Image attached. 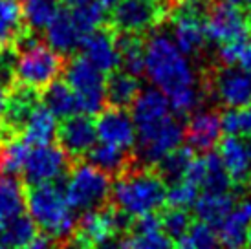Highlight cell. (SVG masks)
Returning <instances> with one entry per match:
<instances>
[{
  "mask_svg": "<svg viewBox=\"0 0 251 249\" xmlns=\"http://www.w3.org/2000/svg\"><path fill=\"white\" fill-rule=\"evenodd\" d=\"M145 75L169 97L176 116H189L202 103V88L187 55L167 31H152L145 41Z\"/></svg>",
  "mask_w": 251,
  "mask_h": 249,
  "instance_id": "cell-1",
  "label": "cell"
},
{
  "mask_svg": "<svg viewBox=\"0 0 251 249\" xmlns=\"http://www.w3.org/2000/svg\"><path fill=\"white\" fill-rule=\"evenodd\" d=\"M13 83L28 90H44L64 72V55L41 44L33 31H21L13 42Z\"/></svg>",
  "mask_w": 251,
  "mask_h": 249,
  "instance_id": "cell-2",
  "label": "cell"
},
{
  "mask_svg": "<svg viewBox=\"0 0 251 249\" xmlns=\"http://www.w3.org/2000/svg\"><path fill=\"white\" fill-rule=\"evenodd\" d=\"M110 198L114 207L130 218L160 213L167 203V183L156 169H126L112 183Z\"/></svg>",
  "mask_w": 251,
  "mask_h": 249,
  "instance_id": "cell-3",
  "label": "cell"
},
{
  "mask_svg": "<svg viewBox=\"0 0 251 249\" xmlns=\"http://www.w3.org/2000/svg\"><path fill=\"white\" fill-rule=\"evenodd\" d=\"M26 209L37 227H41L55 240H66L75 233V211L68 205L64 191L55 183L29 187L26 194Z\"/></svg>",
  "mask_w": 251,
  "mask_h": 249,
  "instance_id": "cell-4",
  "label": "cell"
},
{
  "mask_svg": "<svg viewBox=\"0 0 251 249\" xmlns=\"http://www.w3.org/2000/svg\"><path fill=\"white\" fill-rule=\"evenodd\" d=\"M63 191L68 205L74 211L84 213L105 205L110 198L112 180L92 163H77L70 169Z\"/></svg>",
  "mask_w": 251,
  "mask_h": 249,
  "instance_id": "cell-5",
  "label": "cell"
},
{
  "mask_svg": "<svg viewBox=\"0 0 251 249\" xmlns=\"http://www.w3.org/2000/svg\"><path fill=\"white\" fill-rule=\"evenodd\" d=\"M66 83L75 92L79 114L98 116L106 104V77L83 55L64 64Z\"/></svg>",
  "mask_w": 251,
  "mask_h": 249,
  "instance_id": "cell-6",
  "label": "cell"
},
{
  "mask_svg": "<svg viewBox=\"0 0 251 249\" xmlns=\"http://www.w3.org/2000/svg\"><path fill=\"white\" fill-rule=\"evenodd\" d=\"M203 28L207 41L216 44L246 42L251 37L250 17L244 13V9L227 2L211 4L203 19Z\"/></svg>",
  "mask_w": 251,
  "mask_h": 249,
  "instance_id": "cell-7",
  "label": "cell"
},
{
  "mask_svg": "<svg viewBox=\"0 0 251 249\" xmlns=\"http://www.w3.org/2000/svg\"><path fill=\"white\" fill-rule=\"evenodd\" d=\"M70 171V156L61 145H39L31 147L28 158L22 167V178L31 185L55 183L59 178Z\"/></svg>",
  "mask_w": 251,
  "mask_h": 249,
  "instance_id": "cell-8",
  "label": "cell"
},
{
  "mask_svg": "<svg viewBox=\"0 0 251 249\" xmlns=\"http://www.w3.org/2000/svg\"><path fill=\"white\" fill-rule=\"evenodd\" d=\"M110 11V28L118 33L141 35L158 28L165 17V7L154 0H119Z\"/></svg>",
  "mask_w": 251,
  "mask_h": 249,
  "instance_id": "cell-9",
  "label": "cell"
},
{
  "mask_svg": "<svg viewBox=\"0 0 251 249\" xmlns=\"http://www.w3.org/2000/svg\"><path fill=\"white\" fill-rule=\"evenodd\" d=\"M130 106H132L130 116L134 119L136 134H138L136 143L151 138L154 132L160 130L161 126L175 116L171 103H169V97L158 88L141 90Z\"/></svg>",
  "mask_w": 251,
  "mask_h": 249,
  "instance_id": "cell-10",
  "label": "cell"
},
{
  "mask_svg": "<svg viewBox=\"0 0 251 249\" xmlns=\"http://www.w3.org/2000/svg\"><path fill=\"white\" fill-rule=\"evenodd\" d=\"M94 123H96L98 139L101 143L119 147L128 152L136 147V141H138L136 124L126 108H116V106L103 108Z\"/></svg>",
  "mask_w": 251,
  "mask_h": 249,
  "instance_id": "cell-11",
  "label": "cell"
},
{
  "mask_svg": "<svg viewBox=\"0 0 251 249\" xmlns=\"http://www.w3.org/2000/svg\"><path fill=\"white\" fill-rule=\"evenodd\" d=\"M79 50H81V55L90 64H94L99 72H103L105 75L121 66L118 33L112 28L101 26V28L94 29L83 39Z\"/></svg>",
  "mask_w": 251,
  "mask_h": 249,
  "instance_id": "cell-12",
  "label": "cell"
},
{
  "mask_svg": "<svg viewBox=\"0 0 251 249\" xmlns=\"http://www.w3.org/2000/svg\"><path fill=\"white\" fill-rule=\"evenodd\" d=\"M218 156L222 159L224 169L229 174L233 185L242 187L250 183L251 178V136H231L226 134L220 138Z\"/></svg>",
  "mask_w": 251,
  "mask_h": 249,
  "instance_id": "cell-13",
  "label": "cell"
},
{
  "mask_svg": "<svg viewBox=\"0 0 251 249\" xmlns=\"http://www.w3.org/2000/svg\"><path fill=\"white\" fill-rule=\"evenodd\" d=\"M185 141V124L176 118V114L161 126L158 132L145 141L136 143L138 145V158L147 165H156L160 159H163L169 152L183 145Z\"/></svg>",
  "mask_w": 251,
  "mask_h": 249,
  "instance_id": "cell-14",
  "label": "cell"
},
{
  "mask_svg": "<svg viewBox=\"0 0 251 249\" xmlns=\"http://www.w3.org/2000/svg\"><path fill=\"white\" fill-rule=\"evenodd\" d=\"M222 138L220 114L216 110H195L185 123V143L195 152H207Z\"/></svg>",
  "mask_w": 251,
  "mask_h": 249,
  "instance_id": "cell-15",
  "label": "cell"
},
{
  "mask_svg": "<svg viewBox=\"0 0 251 249\" xmlns=\"http://www.w3.org/2000/svg\"><path fill=\"white\" fill-rule=\"evenodd\" d=\"M216 97L227 108H238L251 103V75L237 66H222L213 81Z\"/></svg>",
  "mask_w": 251,
  "mask_h": 249,
  "instance_id": "cell-16",
  "label": "cell"
},
{
  "mask_svg": "<svg viewBox=\"0 0 251 249\" xmlns=\"http://www.w3.org/2000/svg\"><path fill=\"white\" fill-rule=\"evenodd\" d=\"M57 138L68 156H74V158L84 156L98 143L96 123L92 121L90 116L75 114L72 118L64 119V123L57 130Z\"/></svg>",
  "mask_w": 251,
  "mask_h": 249,
  "instance_id": "cell-17",
  "label": "cell"
},
{
  "mask_svg": "<svg viewBox=\"0 0 251 249\" xmlns=\"http://www.w3.org/2000/svg\"><path fill=\"white\" fill-rule=\"evenodd\" d=\"M251 225V194L235 201L229 215L215 227L220 246L226 249H244Z\"/></svg>",
  "mask_w": 251,
  "mask_h": 249,
  "instance_id": "cell-18",
  "label": "cell"
},
{
  "mask_svg": "<svg viewBox=\"0 0 251 249\" xmlns=\"http://www.w3.org/2000/svg\"><path fill=\"white\" fill-rule=\"evenodd\" d=\"M44 37H46V44L50 48L55 50L61 55L74 53L75 50H79L84 39V35L81 33V29L77 28L75 21L72 17L70 7L57 11L53 21L50 22L44 29Z\"/></svg>",
  "mask_w": 251,
  "mask_h": 249,
  "instance_id": "cell-19",
  "label": "cell"
},
{
  "mask_svg": "<svg viewBox=\"0 0 251 249\" xmlns=\"http://www.w3.org/2000/svg\"><path fill=\"white\" fill-rule=\"evenodd\" d=\"M57 130H59L57 118L50 112L46 104L37 101L26 114L19 134L29 147H39L51 143L57 138Z\"/></svg>",
  "mask_w": 251,
  "mask_h": 249,
  "instance_id": "cell-20",
  "label": "cell"
},
{
  "mask_svg": "<svg viewBox=\"0 0 251 249\" xmlns=\"http://www.w3.org/2000/svg\"><path fill=\"white\" fill-rule=\"evenodd\" d=\"M235 201L237 200H235L233 193H207V191H202L191 209L195 211V216L200 222H205L211 227H216L226 216L229 215Z\"/></svg>",
  "mask_w": 251,
  "mask_h": 249,
  "instance_id": "cell-21",
  "label": "cell"
},
{
  "mask_svg": "<svg viewBox=\"0 0 251 249\" xmlns=\"http://www.w3.org/2000/svg\"><path fill=\"white\" fill-rule=\"evenodd\" d=\"M141 92L138 77L126 74L125 70H114L106 77V104L116 108H126Z\"/></svg>",
  "mask_w": 251,
  "mask_h": 249,
  "instance_id": "cell-22",
  "label": "cell"
},
{
  "mask_svg": "<svg viewBox=\"0 0 251 249\" xmlns=\"http://www.w3.org/2000/svg\"><path fill=\"white\" fill-rule=\"evenodd\" d=\"M88 163L98 167L99 171L106 173L108 176H119L130 169V154L128 150H123L119 147L108 145V143H96L90 150L86 152Z\"/></svg>",
  "mask_w": 251,
  "mask_h": 249,
  "instance_id": "cell-23",
  "label": "cell"
},
{
  "mask_svg": "<svg viewBox=\"0 0 251 249\" xmlns=\"http://www.w3.org/2000/svg\"><path fill=\"white\" fill-rule=\"evenodd\" d=\"M42 103L50 108V112L57 119H66L79 114V103H77L75 92L70 88L66 81H53L44 88Z\"/></svg>",
  "mask_w": 251,
  "mask_h": 249,
  "instance_id": "cell-24",
  "label": "cell"
},
{
  "mask_svg": "<svg viewBox=\"0 0 251 249\" xmlns=\"http://www.w3.org/2000/svg\"><path fill=\"white\" fill-rule=\"evenodd\" d=\"M118 48L121 55V68L134 77L143 75L145 74V41L140 35L118 33Z\"/></svg>",
  "mask_w": 251,
  "mask_h": 249,
  "instance_id": "cell-25",
  "label": "cell"
},
{
  "mask_svg": "<svg viewBox=\"0 0 251 249\" xmlns=\"http://www.w3.org/2000/svg\"><path fill=\"white\" fill-rule=\"evenodd\" d=\"M26 209V193L17 176H0V218L2 222L15 218Z\"/></svg>",
  "mask_w": 251,
  "mask_h": 249,
  "instance_id": "cell-26",
  "label": "cell"
},
{
  "mask_svg": "<svg viewBox=\"0 0 251 249\" xmlns=\"http://www.w3.org/2000/svg\"><path fill=\"white\" fill-rule=\"evenodd\" d=\"M37 235V225L29 215H19L2 224L0 244L9 249H22Z\"/></svg>",
  "mask_w": 251,
  "mask_h": 249,
  "instance_id": "cell-27",
  "label": "cell"
},
{
  "mask_svg": "<svg viewBox=\"0 0 251 249\" xmlns=\"http://www.w3.org/2000/svg\"><path fill=\"white\" fill-rule=\"evenodd\" d=\"M22 24L29 31H42L59 11L57 0H22Z\"/></svg>",
  "mask_w": 251,
  "mask_h": 249,
  "instance_id": "cell-28",
  "label": "cell"
},
{
  "mask_svg": "<svg viewBox=\"0 0 251 249\" xmlns=\"http://www.w3.org/2000/svg\"><path fill=\"white\" fill-rule=\"evenodd\" d=\"M195 156H196V152L189 145H180L178 149H175L173 152H169L163 159H160V161L154 165V169H156L158 174L163 178V181H165L167 185H171V183H175V181L183 178V174L187 171L191 159L195 158Z\"/></svg>",
  "mask_w": 251,
  "mask_h": 249,
  "instance_id": "cell-29",
  "label": "cell"
},
{
  "mask_svg": "<svg viewBox=\"0 0 251 249\" xmlns=\"http://www.w3.org/2000/svg\"><path fill=\"white\" fill-rule=\"evenodd\" d=\"M203 161H205V176L202 180V191L207 193H231L233 181H231L227 171L224 169V163L218 152L207 150L203 152Z\"/></svg>",
  "mask_w": 251,
  "mask_h": 249,
  "instance_id": "cell-30",
  "label": "cell"
},
{
  "mask_svg": "<svg viewBox=\"0 0 251 249\" xmlns=\"http://www.w3.org/2000/svg\"><path fill=\"white\" fill-rule=\"evenodd\" d=\"M22 11L17 0H0V51L22 31Z\"/></svg>",
  "mask_w": 251,
  "mask_h": 249,
  "instance_id": "cell-31",
  "label": "cell"
},
{
  "mask_svg": "<svg viewBox=\"0 0 251 249\" xmlns=\"http://www.w3.org/2000/svg\"><path fill=\"white\" fill-rule=\"evenodd\" d=\"M70 13L75 21L77 28L81 29L84 37L92 33L94 29L101 28L106 19V9L98 0H81V2L70 6Z\"/></svg>",
  "mask_w": 251,
  "mask_h": 249,
  "instance_id": "cell-32",
  "label": "cell"
},
{
  "mask_svg": "<svg viewBox=\"0 0 251 249\" xmlns=\"http://www.w3.org/2000/svg\"><path fill=\"white\" fill-rule=\"evenodd\" d=\"M31 147L19 138H7L6 143L0 147V173L17 176L22 173L24 161L28 158V152Z\"/></svg>",
  "mask_w": 251,
  "mask_h": 249,
  "instance_id": "cell-33",
  "label": "cell"
},
{
  "mask_svg": "<svg viewBox=\"0 0 251 249\" xmlns=\"http://www.w3.org/2000/svg\"><path fill=\"white\" fill-rule=\"evenodd\" d=\"M220 242L215 227L205 222H193L185 235L175 242V249H218Z\"/></svg>",
  "mask_w": 251,
  "mask_h": 249,
  "instance_id": "cell-34",
  "label": "cell"
},
{
  "mask_svg": "<svg viewBox=\"0 0 251 249\" xmlns=\"http://www.w3.org/2000/svg\"><path fill=\"white\" fill-rule=\"evenodd\" d=\"M119 249H175V242L165 235L163 229L158 231H130L119 240Z\"/></svg>",
  "mask_w": 251,
  "mask_h": 249,
  "instance_id": "cell-35",
  "label": "cell"
},
{
  "mask_svg": "<svg viewBox=\"0 0 251 249\" xmlns=\"http://www.w3.org/2000/svg\"><path fill=\"white\" fill-rule=\"evenodd\" d=\"M220 123H222L224 134L231 136H251V103L238 108H227L220 114Z\"/></svg>",
  "mask_w": 251,
  "mask_h": 249,
  "instance_id": "cell-36",
  "label": "cell"
},
{
  "mask_svg": "<svg viewBox=\"0 0 251 249\" xmlns=\"http://www.w3.org/2000/svg\"><path fill=\"white\" fill-rule=\"evenodd\" d=\"M200 193H202L200 185L193 183L187 178H181V180L167 185V205L169 207L191 209Z\"/></svg>",
  "mask_w": 251,
  "mask_h": 249,
  "instance_id": "cell-37",
  "label": "cell"
},
{
  "mask_svg": "<svg viewBox=\"0 0 251 249\" xmlns=\"http://www.w3.org/2000/svg\"><path fill=\"white\" fill-rule=\"evenodd\" d=\"M161 220V229L165 231V235L176 242L178 238L185 235L193 224V218L189 215V209L181 207H169L165 213L160 215Z\"/></svg>",
  "mask_w": 251,
  "mask_h": 249,
  "instance_id": "cell-38",
  "label": "cell"
},
{
  "mask_svg": "<svg viewBox=\"0 0 251 249\" xmlns=\"http://www.w3.org/2000/svg\"><path fill=\"white\" fill-rule=\"evenodd\" d=\"M13 61H15V48H4L0 51V118L4 114L7 103V96H9V88L7 84L13 81Z\"/></svg>",
  "mask_w": 251,
  "mask_h": 249,
  "instance_id": "cell-39",
  "label": "cell"
},
{
  "mask_svg": "<svg viewBox=\"0 0 251 249\" xmlns=\"http://www.w3.org/2000/svg\"><path fill=\"white\" fill-rule=\"evenodd\" d=\"M246 42H226V44H218L216 59L220 61L222 66H237Z\"/></svg>",
  "mask_w": 251,
  "mask_h": 249,
  "instance_id": "cell-40",
  "label": "cell"
},
{
  "mask_svg": "<svg viewBox=\"0 0 251 249\" xmlns=\"http://www.w3.org/2000/svg\"><path fill=\"white\" fill-rule=\"evenodd\" d=\"M57 240L51 238L50 235L42 233V235H35L22 249H57Z\"/></svg>",
  "mask_w": 251,
  "mask_h": 249,
  "instance_id": "cell-41",
  "label": "cell"
},
{
  "mask_svg": "<svg viewBox=\"0 0 251 249\" xmlns=\"http://www.w3.org/2000/svg\"><path fill=\"white\" fill-rule=\"evenodd\" d=\"M238 64H240V68L251 75V41H248L244 44V50H242V55H240Z\"/></svg>",
  "mask_w": 251,
  "mask_h": 249,
  "instance_id": "cell-42",
  "label": "cell"
},
{
  "mask_svg": "<svg viewBox=\"0 0 251 249\" xmlns=\"http://www.w3.org/2000/svg\"><path fill=\"white\" fill-rule=\"evenodd\" d=\"M57 249H86V246H84L83 242H81V240H79V238H66V240H64L63 244H61V246H59V248Z\"/></svg>",
  "mask_w": 251,
  "mask_h": 249,
  "instance_id": "cell-43",
  "label": "cell"
},
{
  "mask_svg": "<svg viewBox=\"0 0 251 249\" xmlns=\"http://www.w3.org/2000/svg\"><path fill=\"white\" fill-rule=\"evenodd\" d=\"M222 2H227L231 6H237L240 9H251V0H222Z\"/></svg>",
  "mask_w": 251,
  "mask_h": 249,
  "instance_id": "cell-44",
  "label": "cell"
},
{
  "mask_svg": "<svg viewBox=\"0 0 251 249\" xmlns=\"http://www.w3.org/2000/svg\"><path fill=\"white\" fill-rule=\"evenodd\" d=\"M98 2H99V4H101L103 7H105L106 11H110L112 7L116 6V4H118L119 0H98Z\"/></svg>",
  "mask_w": 251,
  "mask_h": 249,
  "instance_id": "cell-45",
  "label": "cell"
},
{
  "mask_svg": "<svg viewBox=\"0 0 251 249\" xmlns=\"http://www.w3.org/2000/svg\"><path fill=\"white\" fill-rule=\"evenodd\" d=\"M156 4H160L161 7H167V6H173L176 0H154Z\"/></svg>",
  "mask_w": 251,
  "mask_h": 249,
  "instance_id": "cell-46",
  "label": "cell"
},
{
  "mask_svg": "<svg viewBox=\"0 0 251 249\" xmlns=\"http://www.w3.org/2000/svg\"><path fill=\"white\" fill-rule=\"evenodd\" d=\"M57 2H61V4H66V6H74V4L81 2V0H57Z\"/></svg>",
  "mask_w": 251,
  "mask_h": 249,
  "instance_id": "cell-47",
  "label": "cell"
},
{
  "mask_svg": "<svg viewBox=\"0 0 251 249\" xmlns=\"http://www.w3.org/2000/svg\"><path fill=\"white\" fill-rule=\"evenodd\" d=\"M2 141H4V138H2V134H0V147H2Z\"/></svg>",
  "mask_w": 251,
  "mask_h": 249,
  "instance_id": "cell-48",
  "label": "cell"
},
{
  "mask_svg": "<svg viewBox=\"0 0 251 249\" xmlns=\"http://www.w3.org/2000/svg\"><path fill=\"white\" fill-rule=\"evenodd\" d=\"M0 249H9V248H6V246H2V244H0Z\"/></svg>",
  "mask_w": 251,
  "mask_h": 249,
  "instance_id": "cell-49",
  "label": "cell"
},
{
  "mask_svg": "<svg viewBox=\"0 0 251 249\" xmlns=\"http://www.w3.org/2000/svg\"><path fill=\"white\" fill-rule=\"evenodd\" d=\"M2 224H4V222H2V218H0V229H2Z\"/></svg>",
  "mask_w": 251,
  "mask_h": 249,
  "instance_id": "cell-50",
  "label": "cell"
},
{
  "mask_svg": "<svg viewBox=\"0 0 251 249\" xmlns=\"http://www.w3.org/2000/svg\"><path fill=\"white\" fill-rule=\"evenodd\" d=\"M250 24H251V15H250Z\"/></svg>",
  "mask_w": 251,
  "mask_h": 249,
  "instance_id": "cell-51",
  "label": "cell"
},
{
  "mask_svg": "<svg viewBox=\"0 0 251 249\" xmlns=\"http://www.w3.org/2000/svg\"><path fill=\"white\" fill-rule=\"evenodd\" d=\"M250 181H251V178H250Z\"/></svg>",
  "mask_w": 251,
  "mask_h": 249,
  "instance_id": "cell-52",
  "label": "cell"
}]
</instances>
